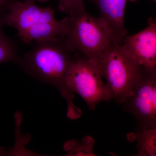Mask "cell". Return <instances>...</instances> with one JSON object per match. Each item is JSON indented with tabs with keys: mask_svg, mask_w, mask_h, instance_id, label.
Returning a JSON list of instances; mask_svg holds the SVG:
<instances>
[{
	"mask_svg": "<svg viewBox=\"0 0 156 156\" xmlns=\"http://www.w3.org/2000/svg\"><path fill=\"white\" fill-rule=\"evenodd\" d=\"M153 1H154V2H156V0H153Z\"/></svg>",
	"mask_w": 156,
	"mask_h": 156,
	"instance_id": "5bb4252c",
	"label": "cell"
},
{
	"mask_svg": "<svg viewBox=\"0 0 156 156\" xmlns=\"http://www.w3.org/2000/svg\"><path fill=\"white\" fill-rule=\"evenodd\" d=\"M95 141L92 136H86L82 142L71 140L65 144L64 148L69 152L67 155L95 156L93 147Z\"/></svg>",
	"mask_w": 156,
	"mask_h": 156,
	"instance_id": "8fae6325",
	"label": "cell"
},
{
	"mask_svg": "<svg viewBox=\"0 0 156 156\" xmlns=\"http://www.w3.org/2000/svg\"><path fill=\"white\" fill-rule=\"evenodd\" d=\"M122 105L136 120V131L156 127V66H141L131 93Z\"/></svg>",
	"mask_w": 156,
	"mask_h": 156,
	"instance_id": "8992f818",
	"label": "cell"
},
{
	"mask_svg": "<svg viewBox=\"0 0 156 156\" xmlns=\"http://www.w3.org/2000/svg\"><path fill=\"white\" fill-rule=\"evenodd\" d=\"M102 78L98 63L89 60L80 52H75L66 75V85L71 91L83 98L90 110H95L100 102L113 99Z\"/></svg>",
	"mask_w": 156,
	"mask_h": 156,
	"instance_id": "5b68a950",
	"label": "cell"
},
{
	"mask_svg": "<svg viewBox=\"0 0 156 156\" xmlns=\"http://www.w3.org/2000/svg\"><path fill=\"white\" fill-rule=\"evenodd\" d=\"M55 13L51 6L40 7L36 0H18L1 15V18L4 26L16 29L21 41L30 44L65 34V21L57 20Z\"/></svg>",
	"mask_w": 156,
	"mask_h": 156,
	"instance_id": "7a4b0ae2",
	"label": "cell"
},
{
	"mask_svg": "<svg viewBox=\"0 0 156 156\" xmlns=\"http://www.w3.org/2000/svg\"><path fill=\"white\" fill-rule=\"evenodd\" d=\"M4 27L0 16V64L12 62L17 65L21 56L18 47L14 40L4 33Z\"/></svg>",
	"mask_w": 156,
	"mask_h": 156,
	"instance_id": "30bf717a",
	"label": "cell"
},
{
	"mask_svg": "<svg viewBox=\"0 0 156 156\" xmlns=\"http://www.w3.org/2000/svg\"><path fill=\"white\" fill-rule=\"evenodd\" d=\"M18 0H0V16L8 11L11 5Z\"/></svg>",
	"mask_w": 156,
	"mask_h": 156,
	"instance_id": "4fadbf2b",
	"label": "cell"
},
{
	"mask_svg": "<svg viewBox=\"0 0 156 156\" xmlns=\"http://www.w3.org/2000/svg\"><path fill=\"white\" fill-rule=\"evenodd\" d=\"M39 2L45 3L50 0H36ZM58 11L71 16L81 11H85L83 0H59L58 5Z\"/></svg>",
	"mask_w": 156,
	"mask_h": 156,
	"instance_id": "7c38bea8",
	"label": "cell"
},
{
	"mask_svg": "<svg viewBox=\"0 0 156 156\" xmlns=\"http://www.w3.org/2000/svg\"><path fill=\"white\" fill-rule=\"evenodd\" d=\"M130 142L136 141V156H156V127L147 128L127 134Z\"/></svg>",
	"mask_w": 156,
	"mask_h": 156,
	"instance_id": "9c48e42d",
	"label": "cell"
},
{
	"mask_svg": "<svg viewBox=\"0 0 156 156\" xmlns=\"http://www.w3.org/2000/svg\"><path fill=\"white\" fill-rule=\"evenodd\" d=\"M137 0H92L99 10V17L105 23L112 35L113 42L122 44L128 34L125 14L128 2Z\"/></svg>",
	"mask_w": 156,
	"mask_h": 156,
	"instance_id": "ba28073f",
	"label": "cell"
},
{
	"mask_svg": "<svg viewBox=\"0 0 156 156\" xmlns=\"http://www.w3.org/2000/svg\"><path fill=\"white\" fill-rule=\"evenodd\" d=\"M67 17L65 37L69 47L73 52H80L98 64L103 51L113 42L107 26L100 17L92 16L86 10Z\"/></svg>",
	"mask_w": 156,
	"mask_h": 156,
	"instance_id": "277c9868",
	"label": "cell"
},
{
	"mask_svg": "<svg viewBox=\"0 0 156 156\" xmlns=\"http://www.w3.org/2000/svg\"><path fill=\"white\" fill-rule=\"evenodd\" d=\"M98 64L113 99L122 105L131 93L141 66L135 61L122 44L113 41L103 51Z\"/></svg>",
	"mask_w": 156,
	"mask_h": 156,
	"instance_id": "3957f363",
	"label": "cell"
},
{
	"mask_svg": "<svg viewBox=\"0 0 156 156\" xmlns=\"http://www.w3.org/2000/svg\"><path fill=\"white\" fill-rule=\"evenodd\" d=\"M122 44L141 66H156V20L154 17L148 20L147 27L137 33L126 36Z\"/></svg>",
	"mask_w": 156,
	"mask_h": 156,
	"instance_id": "52a82bcc",
	"label": "cell"
},
{
	"mask_svg": "<svg viewBox=\"0 0 156 156\" xmlns=\"http://www.w3.org/2000/svg\"><path fill=\"white\" fill-rule=\"evenodd\" d=\"M34 43L31 50L20 56L17 65L31 77L58 89L67 102L68 118L78 119L82 111L74 103V93L66 81L75 52L69 47L65 36Z\"/></svg>",
	"mask_w": 156,
	"mask_h": 156,
	"instance_id": "6da1fadb",
	"label": "cell"
}]
</instances>
